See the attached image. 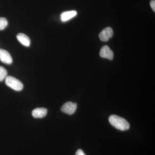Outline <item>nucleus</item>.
<instances>
[{"label": "nucleus", "instance_id": "1", "mask_svg": "<svg viewBox=\"0 0 155 155\" xmlns=\"http://www.w3.org/2000/svg\"><path fill=\"white\" fill-rule=\"evenodd\" d=\"M109 121L111 125L118 130H127L130 128V125L127 120L120 116L111 115L109 117Z\"/></svg>", "mask_w": 155, "mask_h": 155}, {"label": "nucleus", "instance_id": "2", "mask_svg": "<svg viewBox=\"0 0 155 155\" xmlns=\"http://www.w3.org/2000/svg\"><path fill=\"white\" fill-rule=\"evenodd\" d=\"M5 83L7 86L16 91H20L23 88V85L18 79L11 76H8L5 78Z\"/></svg>", "mask_w": 155, "mask_h": 155}, {"label": "nucleus", "instance_id": "3", "mask_svg": "<svg viewBox=\"0 0 155 155\" xmlns=\"http://www.w3.org/2000/svg\"><path fill=\"white\" fill-rule=\"evenodd\" d=\"M77 105L76 103H72V102H67L62 106L61 108V110L65 114L72 115L75 113L77 109Z\"/></svg>", "mask_w": 155, "mask_h": 155}, {"label": "nucleus", "instance_id": "4", "mask_svg": "<svg viewBox=\"0 0 155 155\" xmlns=\"http://www.w3.org/2000/svg\"><path fill=\"white\" fill-rule=\"evenodd\" d=\"M114 35L113 29L110 27H107L100 33L99 38L101 41H107L111 38Z\"/></svg>", "mask_w": 155, "mask_h": 155}, {"label": "nucleus", "instance_id": "5", "mask_svg": "<svg viewBox=\"0 0 155 155\" xmlns=\"http://www.w3.org/2000/svg\"><path fill=\"white\" fill-rule=\"evenodd\" d=\"M100 55L101 58L112 60L114 58V53L108 46L105 45L102 47L100 52Z\"/></svg>", "mask_w": 155, "mask_h": 155}, {"label": "nucleus", "instance_id": "6", "mask_svg": "<svg viewBox=\"0 0 155 155\" xmlns=\"http://www.w3.org/2000/svg\"><path fill=\"white\" fill-rule=\"evenodd\" d=\"M0 60L3 63L7 64H11L13 62L10 53L2 49H0Z\"/></svg>", "mask_w": 155, "mask_h": 155}, {"label": "nucleus", "instance_id": "7", "mask_svg": "<svg viewBox=\"0 0 155 155\" xmlns=\"http://www.w3.org/2000/svg\"><path fill=\"white\" fill-rule=\"evenodd\" d=\"M47 113L46 108H37L32 111V115L35 118H42L46 116Z\"/></svg>", "mask_w": 155, "mask_h": 155}, {"label": "nucleus", "instance_id": "8", "mask_svg": "<svg viewBox=\"0 0 155 155\" xmlns=\"http://www.w3.org/2000/svg\"><path fill=\"white\" fill-rule=\"evenodd\" d=\"M17 39L23 45L29 47L30 45V40L26 35L23 33H19L17 36Z\"/></svg>", "mask_w": 155, "mask_h": 155}, {"label": "nucleus", "instance_id": "9", "mask_svg": "<svg viewBox=\"0 0 155 155\" xmlns=\"http://www.w3.org/2000/svg\"><path fill=\"white\" fill-rule=\"evenodd\" d=\"M77 13L75 11H67L64 12L61 15V19L63 22L68 21L69 19L75 17Z\"/></svg>", "mask_w": 155, "mask_h": 155}, {"label": "nucleus", "instance_id": "10", "mask_svg": "<svg viewBox=\"0 0 155 155\" xmlns=\"http://www.w3.org/2000/svg\"><path fill=\"white\" fill-rule=\"evenodd\" d=\"M8 76L7 70L2 67H0V81H3Z\"/></svg>", "mask_w": 155, "mask_h": 155}, {"label": "nucleus", "instance_id": "11", "mask_svg": "<svg viewBox=\"0 0 155 155\" xmlns=\"http://www.w3.org/2000/svg\"><path fill=\"white\" fill-rule=\"evenodd\" d=\"M8 25L7 19L4 17H0V30H4Z\"/></svg>", "mask_w": 155, "mask_h": 155}, {"label": "nucleus", "instance_id": "12", "mask_svg": "<svg viewBox=\"0 0 155 155\" xmlns=\"http://www.w3.org/2000/svg\"><path fill=\"white\" fill-rule=\"evenodd\" d=\"M151 7L154 12H155V0H152L150 2Z\"/></svg>", "mask_w": 155, "mask_h": 155}, {"label": "nucleus", "instance_id": "13", "mask_svg": "<svg viewBox=\"0 0 155 155\" xmlns=\"http://www.w3.org/2000/svg\"><path fill=\"white\" fill-rule=\"evenodd\" d=\"M75 155H85L81 150H78L76 152Z\"/></svg>", "mask_w": 155, "mask_h": 155}]
</instances>
